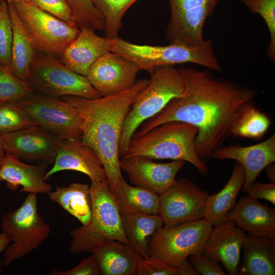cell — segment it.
<instances>
[{
	"label": "cell",
	"mask_w": 275,
	"mask_h": 275,
	"mask_svg": "<svg viewBox=\"0 0 275 275\" xmlns=\"http://www.w3.org/2000/svg\"><path fill=\"white\" fill-rule=\"evenodd\" d=\"M102 275H135L142 258L129 245L118 241H107L92 252Z\"/></svg>",
	"instance_id": "24"
},
{
	"label": "cell",
	"mask_w": 275,
	"mask_h": 275,
	"mask_svg": "<svg viewBox=\"0 0 275 275\" xmlns=\"http://www.w3.org/2000/svg\"><path fill=\"white\" fill-rule=\"evenodd\" d=\"M128 245L142 259L149 257V242L153 235L164 225L159 214H147L135 212H120Z\"/></svg>",
	"instance_id": "26"
},
{
	"label": "cell",
	"mask_w": 275,
	"mask_h": 275,
	"mask_svg": "<svg viewBox=\"0 0 275 275\" xmlns=\"http://www.w3.org/2000/svg\"><path fill=\"white\" fill-rule=\"evenodd\" d=\"M5 153L22 160L49 165L53 163L62 140L52 133L34 125L0 134Z\"/></svg>",
	"instance_id": "14"
},
{
	"label": "cell",
	"mask_w": 275,
	"mask_h": 275,
	"mask_svg": "<svg viewBox=\"0 0 275 275\" xmlns=\"http://www.w3.org/2000/svg\"><path fill=\"white\" fill-rule=\"evenodd\" d=\"M11 2L32 37L37 50L60 55L79 32L77 26L70 25L32 3Z\"/></svg>",
	"instance_id": "11"
},
{
	"label": "cell",
	"mask_w": 275,
	"mask_h": 275,
	"mask_svg": "<svg viewBox=\"0 0 275 275\" xmlns=\"http://www.w3.org/2000/svg\"><path fill=\"white\" fill-rule=\"evenodd\" d=\"M37 195L29 193L18 208L2 218V232L12 242L4 251L1 263L5 266L38 248L50 233L49 226L38 213Z\"/></svg>",
	"instance_id": "7"
},
{
	"label": "cell",
	"mask_w": 275,
	"mask_h": 275,
	"mask_svg": "<svg viewBox=\"0 0 275 275\" xmlns=\"http://www.w3.org/2000/svg\"><path fill=\"white\" fill-rule=\"evenodd\" d=\"M17 103L36 125L62 140H81L80 118L74 107L65 100L34 93Z\"/></svg>",
	"instance_id": "10"
},
{
	"label": "cell",
	"mask_w": 275,
	"mask_h": 275,
	"mask_svg": "<svg viewBox=\"0 0 275 275\" xmlns=\"http://www.w3.org/2000/svg\"><path fill=\"white\" fill-rule=\"evenodd\" d=\"M5 153L3 148L2 142L0 137V166L2 163L3 158L5 155Z\"/></svg>",
	"instance_id": "45"
},
{
	"label": "cell",
	"mask_w": 275,
	"mask_h": 275,
	"mask_svg": "<svg viewBox=\"0 0 275 275\" xmlns=\"http://www.w3.org/2000/svg\"><path fill=\"white\" fill-rule=\"evenodd\" d=\"M92 213L90 223L71 230L72 254L92 252L98 245L111 241L128 245L120 211L107 180L91 181L90 186Z\"/></svg>",
	"instance_id": "4"
},
{
	"label": "cell",
	"mask_w": 275,
	"mask_h": 275,
	"mask_svg": "<svg viewBox=\"0 0 275 275\" xmlns=\"http://www.w3.org/2000/svg\"><path fill=\"white\" fill-rule=\"evenodd\" d=\"M185 163L181 160L157 163L142 155L122 156L120 159V169L127 174L131 183L158 194L173 182Z\"/></svg>",
	"instance_id": "16"
},
{
	"label": "cell",
	"mask_w": 275,
	"mask_h": 275,
	"mask_svg": "<svg viewBox=\"0 0 275 275\" xmlns=\"http://www.w3.org/2000/svg\"><path fill=\"white\" fill-rule=\"evenodd\" d=\"M179 70L186 83L184 94L172 99L160 112L144 122L132 137L171 121L190 124L198 129L196 153L206 162L230 136L232 125L253 102L257 92L228 79L214 78L207 69L181 67Z\"/></svg>",
	"instance_id": "1"
},
{
	"label": "cell",
	"mask_w": 275,
	"mask_h": 275,
	"mask_svg": "<svg viewBox=\"0 0 275 275\" xmlns=\"http://www.w3.org/2000/svg\"><path fill=\"white\" fill-rule=\"evenodd\" d=\"M50 275H100V269L99 265L92 254L88 258L83 259L77 265L72 268L65 271L53 270L50 272Z\"/></svg>",
	"instance_id": "40"
},
{
	"label": "cell",
	"mask_w": 275,
	"mask_h": 275,
	"mask_svg": "<svg viewBox=\"0 0 275 275\" xmlns=\"http://www.w3.org/2000/svg\"><path fill=\"white\" fill-rule=\"evenodd\" d=\"M244 231L227 218L212 227L202 254L221 263L230 275L237 274Z\"/></svg>",
	"instance_id": "18"
},
{
	"label": "cell",
	"mask_w": 275,
	"mask_h": 275,
	"mask_svg": "<svg viewBox=\"0 0 275 275\" xmlns=\"http://www.w3.org/2000/svg\"><path fill=\"white\" fill-rule=\"evenodd\" d=\"M13 31L7 0L0 5V64L9 66Z\"/></svg>",
	"instance_id": "36"
},
{
	"label": "cell",
	"mask_w": 275,
	"mask_h": 275,
	"mask_svg": "<svg viewBox=\"0 0 275 275\" xmlns=\"http://www.w3.org/2000/svg\"><path fill=\"white\" fill-rule=\"evenodd\" d=\"M34 93L28 81L15 76L10 66L0 64V102H18Z\"/></svg>",
	"instance_id": "32"
},
{
	"label": "cell",
	"mask_w": 275,
	"mask_h": 275,
	"mask_svg": "<svg viewBox=\"0 0 275 275\" xmlns=\"http://www.w3.org/2000/svg\"><path fill=\"white\" fill-rule=\"evenodd\" d=\"M27 81L34 92L51 97L74 96L88 99L102 97L86 76L73 71L50 54L36 57Z\"/></svg>",
	"instance_id": "8"
},
{
	"label": "cell",
	"mask_w": 275,
	"mask_h": 275,
	"mask_svg": "<svg viewBox=\"0 0 275 275\" xmlns=\"http://www.w3.org/2000/svg\"><path fill=\"white\" fill-rule=\"evenodd\" d=\"M150 74L149 84L139 93L124 119L119 146L120 156L126 151L132 135L140 126L186 91L185 79L174 66L158 67Z\"/></svg>",
	"instance_id": "6"
},
{
	"label": "cell",
	"mask_w": 275,
	"mask_h": 275,
	"mask_svg": "<svg viewBox=\"0 0 275 275\" xmlns=\"http://www.w3.org/2000/svg\"><path fill=\"white\" fill-rule=\"evenodd\" d=\"M137 274L179 275V271L177 267L163 260L149 256L140 261Z\"/></svg>",
	"instance_id": "38"
},
{
	"label": "cell",
	"mask_w": 275,
	"mask_h": 275,
	"mask_svg": "<svg viewBox=\"0 0 275 275\" xmlns=\"http://www.w3.org/2000/svg\"><path fill=\"white\" fill-rule=\"evenodd\" d=\"M271 123L268 116L252 102L232 125L230 135L258 140L264 136Z\"/></svg>",
	"instance_id": "30"
},
{
	"label": "cell",
	"mask_w": 275,
	"mask_h": 275,
	"mask_svg": "<svg viewBox=\"0 0 275 275\" xmlns=\"http://www.w3.org/2000/svg\"><path fill=\"white\" fill-rule=\"evenodd\" d=\"M31 3L70 25L77 26L66 0H33Z\"/></svg>",
	"instance_id": "37"
},
{
	"label": "cell",
	"mask_w": 275,
	"mask_h": 275,
	"mask_svg": "<svg viewBox=\"0 0 275 275\" xmlns=\"http://www.w3.org/2000/svg\"><path fill=\"white\" fill-rule=\"evenodd\" d=\"M50 200L77 219L82 225L91 220L92 204L90 186L87 184L72 183L68 186H57L48 193Z\"/></svg>",
	"instance_id": "28"
},
{
	"label": "cell",
	"mask_w": 275,
	"mask_h": 275,
	"mask_svg": "<svg viewBox=\"0 0 275 275\" xmlns=\"http://www.w3.org/2000/svg\"><path fill=\"white\" fill-rule=\"evenodd\" d=\"M266 174L269 182L275 183V165L271 163L266 168Z\"/></svg>",
	"instance_id": "44"
},
{
	"label": "cell",
	"mask_w": 275,
	"mask_h": 275,
	"mask_svg": "<svg viewBox=\"0 0 275 275\" xmlns=\"http://www.w3.org/2000/svg\"><path fill=\"white\" fill-rule=\"evenodd\" d=\"M109 51L110 39L97 35L93 29L83 28L65 47L60 60L73 71L87 77L95 62Z\"/></svg>",
	"instance_id": "20"
},
{
	"label": "cell",
	"mask_w": 275,
	"mask_h": 275,
	"mask_svg": "<svg viewBox=\"0 0 275 275\" xmlns=\"http://www.w3.org/2000/svg\"><path fill=\"white\" fill-rule=\"evenodd\" d=\"M245 193L252 198L265 200L275 205V183L254 182Z\"/></svg>",
	"instance_id": "41"
},
{
	"label": "cell",
	"mask_w": 275,
	"mask_h": 275,
	"mask_svg": "<svg viewBox=\"0 0 275 275\" xmlns=\"http://www.w3.org/2000/svg\"><path fill=\"white\" fill-rule=\"evenodd\" d=\"M120 212H135L147 214L159 213V194L148 189L131 186L122 178L114 195Z\"/></svg>",
	"instance_id": "29"
},
{
	"label": "cell",
	"mask_w": 275,
	"mask_h": 275,
	"mask_svg": "<svg viewBox=\"0 0 275 275\" xmlns=\"http://www.w3.org/2000/svg\"><path fill=\"white\" fill-rule=\"evenodd\" d=\"M150 79H139L131 88L97 99L67 96L61 99L72 105L81 120V140L99 158L109 189L115 195L123 178L120 167L119 146L123 123L130 108Z\"/></svg>",
	"instance_id": "2"
},
{
	"label": "cell",
	"mask_w": 275,
	"mask_h": 275,
	"mask_svg": "<svg viewBox=\"0 0 275 275\" xmlns=\"http://www.w3.org/2000/svg\"><path fill=\"white\" fill-rule=\"evenodd\" d=\"M187 259L198 274H227L219 262L202 254L191 255Z\"/></svg>",
	"instance_id": "39"
},
{
	"label": "cell",
	"mask_w": 275,
	"mask_h": 275,
	"mask_svg": "<svg viewBox=\"0 0 275 275\" xmlns=\"http://www.w3.org/2000/svg\"><path fill=\"white\" fill-rule=\"evenodd\" d=\"M10 243L7 236L2 232L0 233V255L5 251L7 246ZM2 264L0 263V274L3 272Z\"/></svg>",
	"instance_id": "43"
},
{
	"label": "cell",
	"mask_w": 275,
	"mask_h": 275,
	"mask_svg": "<svg viewBox=\"0 0 275 275\" xmlns=\"http://www.w3.org/2000/svg\"><path fill=\"white\" fill-rule=\"evenodd\" d=\"M69 5L76 26L104 31L105 21L101 13L91 0H66Z\"/></svg>",
	"instance_id": "33"
},
{
	"label": "cell",
	"mask_w": 275,
	"mask_h": 275,
	"mask_svg": "<svg viewBox=\"0 0 275 275\" xmlns=\"http://www.w3.org/2000/svg\"><path fill=\"white\" fill-rule=\"evenodd\" d=\"M221 1L169 0L171 17L166 36L170 44H202L205 23Z\"/></svg>",
	"instance_id": "12"
},
{
	"label": "cell",
	"mask_w": 275,
	"mask_h": 275,
	"mask_svg": "<svg viewBox=\"0 0 275 275\" xmlns=\"http://www.w3.org/2000/svg\"><path fill=\"white\" fill-rule=\"evenodd\" d=\"M139 71L137 65L130 60L109 51L91 66L87 77L101 96L106 97L133 86Z\"/></svg>",
	"instance_id": "15"
},
{
	"label": "cell",
	"mask_w": 275,
	"mask_h": 275,
	"mask_svg": "<svg viewBox=\"0 0 275 275\" xmlns=\"http://www.w3.org/2000/svg\"><path fill=\"white\" fill-rule=\"evenodd\" d=\"M110 42L111 51L130 60L140 70L150 73L158 67L187 63L198 64L209 70H222L211 40H205L202 44L196 46L175 43L166 46L140 45L119 37L110 39Z\"/></svg>",
	"instance_id": "5"
},
{
	"label": "cell",
	"mask_w": 275,
	"mask_h": 275,
	"mask_svg": "<svg viewBox=\"0 0 275 275\" xmlns=\"http://www.w3.org/2000/svg\"><path fill=\"white\" fill-rule=\"evenodd\" d=\"M36 125L17 102H0V134Z\"/></svg>",
	"instance_id": "34"
},
{
	"label": "cell",
	"mask_w": 275,
	"mask_h": 275,
	"mask_svg": "<svg viewBox=\"0 0 275 275\" xmlns=\"http://www.w3.org/2000/svg\"><path fill=\"white\" fill-rule=\"evenodd\" d=\"M13 2L31 3L33 0H10Z\"/></svg>",
	"instance_id": "46"
},
{
	"label": "cell",
	"mask_w": 275,
	"mask_h": 275,
	"mask_svg": "<svg viewBox=\"0 0 275 275\" xmlns=\"http://www.w3.org/2000/svg\"><path fill=\"white\" fill-rule=\"evenodd\" d=\"M136 1L91 0L104 19L105 38H118L119 32L123 26L122 18L127 9Z\"/></svg>",
	"instance_id": "31"
},
{
	"label": "cell",
	"mask_w": 275,
	"mask_h": 275,
	"mask_svg": "<svg viewBox=\"0 0 275 275\" xmlns=\"http://www.w3.org/2000/svg\"><path fill=\"white\" fill-rule=\"evenodd\" d=\"M159 196V214L164 226L203 218L209 193L185 178L175 180Z\"/></svg>",
	"instance_id": "13"
},
{
	"label": "cell",
	"mask_w": 275,
	"mask_h": 275,
	"mask_svg": "<svg viewBox=\"0 0 275 275\" xmlns=\"http://www.w3.org/2000/svg\"><path fill=\"white\" fill-rule=\"evenodd\" d=\"M241 249L243 260L237 274H275V239L246 235Z\"/></svg>",
	"instance_id": "23"
},
{
	"label": "cell",
	"mask_w": 275,
	"mask_h": 275,
	"mask_svg": "<svg viewBox=\"0 0 275 275\" xmlns=\"http://www.w3.org/2000/svg\"><path fill=\"white\" fill-rule=\"evenodd\" d=\"M212 227L204 218L163 226L149 241V256L178 267L189 256L202 254Z\"/></svg>",
	"instance_id": "9"
},
{
	"label": "cell",
	"mask_w": 275,
	"mask_h": 275,
	"mask_svg": "<svg viewBox=\"0 0 275 275\" xmlns=\"http://www.w3.org/2000/svg\"><path fill=\"white\" fill-rule=\"evenodd\" d=\"M245 179L243 167L239 162H236L231 176L224 188L218 193L208 197L203 218L213 226L225 221L227 218V213L236 203V199Z\"/></svg>",
	"instance_id": "27"
},
{
	"label": "cell",
	"mask_w": 275,
	"mask_h": 275,
	"mask_svg": "<svg viewBox=\"0 0 275 275\" xmlns=\"http://www.w3.org/2000/svg\"><path fill=\"white\" fill-rule=\"evenodd\" d=\"M6 0H0V5Z\"/></svg>",
	"instance_id": "47"
},
{
	"label": "cell",
	"mask_w": 275,
	"mask_h": 275,
	"mask_svg": "<svg viewBox=\"0 0 275 275\" xmlns=\"http://www.w3.org/2000/svg\"><path fill=\"white\" fill-rule=\"evenodd\" d=\"M198 132L197 127L190 124L177 121L167 122L141 136L132 137L122 156L142 155L152 159L187 161L202 175L206 176L208 166L199 157L195 149Z\"/></svg>",
	"instance_id": "3"
},
{
	"label": "cell",
	"mask_w": 275,
	"mask_h": 275,
	"mask_svg": "<svg viewBox=\"0 0 275 275\" xmlns=\"http://www.w3.org/2000/svg\"><path fill=\"white\" fill-rule=\"evenodd\" d=\"M10 16L13 39L10 67L15 76L28 80L31 66L37 57L35 43L15 7L7 0Z\"/></svg>",
	"instance_id": "25"
},
{
	"label": "cell",
	"mask_w": 275,
	"mask_h": 275,
	"mask_svg": "<svg viewBox=\"0 0 275 275\" xmlns=\"http://www.w3.org/2000/svg\"><path fill=\"white\" fill-rule=\"evenodd\" d=\"M177 268L179 269V275L198 274L188 259L184 260Z\"/></svg>",
	"instance_id": "42"
},
{
	"label": "cell",
	"mask_w": 275,
	"mask_h": 275,
	"mask_svg": "<svg viewBox=\"0 0 275 275\" xmlns=\"http://www.w3.org/2000/svg\"><path fill=\"white\" fill-rule=\"evenodd\" d=\"M48 166L28 164L5 153L0 166V181H5L8 188L13 191L21 186L19 192L48 194L52 188L44 179Z\"/></svg>",
	"instance_id": "21"
},
{
	"label": "cell",
	"mask_w": 275,
	"mask_h": 275,
	"mask_svg": "<svg viewBox=\"0 0 275 275\" xmlns=\"http://www.w3.org/2000/svg\"><path fill=\"white\" fill-rule=\"evenodd\" d=\"M248 235L275 239V210L258 199L241 197L227 214Z\"/></svg>",
	"instance_id": "22"
},
{
	"label": "cell",
	"mask_w": 275,
	"mask_h": 275,
	"mask_svg": "<svg viewBox=\"0 0 275 275\" xmlns=\"http://www.w3.org/2000/svg\"><path fill=\"white\" fill-rule=\"evenodd\" d=\"M212 158L218 160L233 159L241 164L245 174L242 188L245 193L260 173L267 166L275 162V134L251 146H221L213 151Z\"/></svg>",
	"instance_id": "19"
},
{
	"label": "cell",
	"mask_w": 275,
	"mask_h": 275,
	"mask_svg": "<svg viewBox=\"0 0 275 275\" xmlns=\"http://www.w3.org/2000/svg\"><path fill=\"white\" fill-rule=\"evenodd\" d=\"M52 168L46 172V180L56 173L65 170L81 172L91 181L107 180L101 161L95 151L79 139L62 140L58 146Z\"/></svg>",
	"instance_id": "17"
},
{
	"label": "cell",
	"mask_w": 275,
	"mask_h": 275,
	"mask_svg": "<svg viewBox=\"0 0 275 275\" xmlns=\"http://www.w3.org/2000/svg\"><path fill=\"white\" fill-rule=\"evenodd\" d=\"M253 13L260 15L265 22L270 35L266 54L275 61V0H241Z\"/></svg>",
	"instance_id": "35"
}]
</instances>
